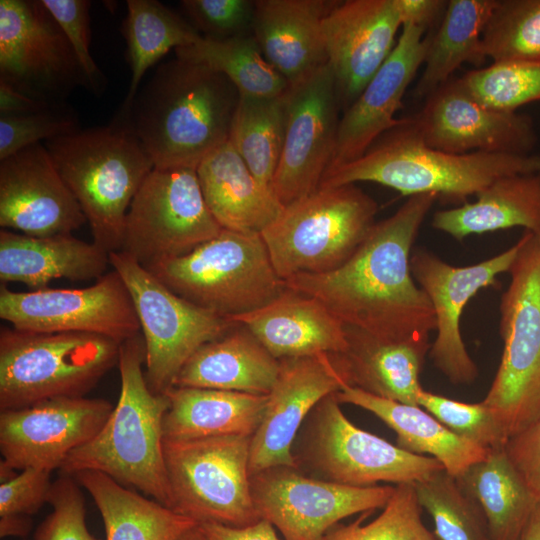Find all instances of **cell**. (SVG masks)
<instances>
[{
    "mask_svg": "<svg viewBox=\"0 0 540 540\" xmlns=\"http://www.w3.org/2000/svg\"><path fill=\"white\" fill-rule=\"evenodd\" d=\"M436 193L408 197L390 217L376 222L340 267L300 274L286 288L322 303L345 326L394 342L429 343L434 311L411 272L412 246Z\"/></svg>",
    "mask_w": 540,
    "mask_h": 540,
    "instance_id": "cell-1",
    "label": "cell"
},
{
    "mask_svg": "<svg viewBox=\"0 0 540 540\" xmlns=\"http://www.w3.org/2000/svg\"><path fill=\"white\" fill-rule=\"evenodd\" d=\"M239 99L223 74L176 57L156 69L124 113L155 168L196 169L228 141Z\"/></svg>",
    "mask_w": 540,
    "mask_h": 540,
    "instance_id": "cell-2",
    "label": "cell"
},
{
    "mask_svg": "<svg viewBox=\"0 0 540 540\" xmlns=\"http://www.w3.org/2000/svg\"><path fill=\"white\" fill-rule=\"evenodd\" d=\"M142 334L120 344V394L107 421L87 443L72 451L60 474L84 470L104 473L126 487H135L171 509V494L163 452L166 394L153 393L143 371Z\"/></svg>",
    "mask_w": 540,
    "mask_h": 540,
    "instance_id": "cell-3",
    "label": "cell"
},
{
    "mask_svg": "<svg viewBox=\"0 0 540 540\" xmlns=\"http://www.w3.org/2000/svg\"><path fill=\"white\" fill-rule=\"evenodd\" d=\"M540 172V154H451L425 144L410 118L380 136L360 158L325 173L320 186L374 182L410 197L436 193L466 203L496 180Z\"/></svg>",
    "mask_w": 540,
    "mask_h": 540,
    "instance_id": "cell-4",
    "label": "cell"
},
{
    "mask_svg": "<svg viewBox=\"0 0 540 540\" xmlns=\"http://www.w3.org/2000/svg\"><path fill=\"white\" fill-rule=\"evenodd\" d=\"M45 146L89 223L93 242L120 251L129 207L154 164L128 113L103 126L47 140Z\"/></svg>",
    "mask_w": 540,
    "mask_h": 540,
    "instance_id": "cell-5",
    "label": "cell"
},
{
    "mask_svg": "<svg viewBox=\"0 0 540 540\" xmlns=\"http://www.w3.org/2000/svg\"><path fill=\"white\" fill-rule=\"evenodd\" d=\"M120 344L82 332L0 329V411L84 397L118 365Z\"/></svg>",
    "mask_w": 540,
    "mask_h": 540,
    "instance_id": "cell-6",
    "label": "cell"
},
{
    "mask_svg": "<svg viewBox=\"0 0 540 540\" xmlns=\"http://www.w3.org/2000/svg\"><path fill=\"white\" fill-rule=\"evenodd\" d=\"M377 202L355 184L319 187L283 207L260 234L283 280L344 264L370 232Z\"/></svg>",
    "mask_w": 540,
    "mask_h": 540,
    "instance_id": "cell-7",
    "label": "cell"
},
{
    "mask_svg": "<svg viewBox=\"0 0 540 540\" xmlns=\"http://www.w3.org/2000/svg\"><path fill=\"white\" fill-rule=\"evenodd\" d=\"M146 269L178 296L228 319L285 290L260 233L223 229L190 253Z\"/></svg>",
    "mask_w": 540,
    "mask_h": 540,
    "instance_id": "cell-8",
    "label": "cell"
},
{
    "mask_svg": "<svg viewBox=\"0 0 540 540\" xmlns=\"http://www.w3.org/2000/svg\"><path fill=\"white\" fill-rule=\"evenodd\" d=\"M519 243L500 301L501 360L482 401L509 438L540 418V233Z\"/></svg>",
    "mask_w": 540,
    "mask_h": 540,
    "instance_id": "cell-9",
    "label": "cell"
},
{
    "mask_svg": "<svg viewBox=\"0 0 540 540\" xmlns=\"http://www.w3.org/2000/svg\"><path fill=\"white\" fill-rule=\"evenodd\" d=\"M251 438L164 439L171 509L198 524L244 527L260 520L251 492Z\"/></svg>",
    "mask_w": 540,
    "mask_h": 540,
    "instance_id": "cell-10",
    "label": "cell"
},
{
    "mask_svg": "<svg viewBox=\"0 0 540 540\" xmlns=\"http://www.w3.org/2000/svg\"><path fill=\"white\" fill-rule=\"evenodd\" d=\"M123 279L145 344V378L155 394H166L189 358L228 332L235 322L185 300L123 251L109 253Z\"/></svg>",
    "mask_w": 540,
    "mask_h": 540,
    "instance_id": "cell-11",
    "label": "cell"
},
{
    "mask_svg": "<svg viewBox=\"0 0 540 540\" xmlns=\"http://www.w3.org/2000/svg\"><path fill=\"white\" fill-rule=\"evenodd\" d=\"M223 229L210 213L195 168H153L126 215L121 250L149 268L181 257Z\"/></svg>",
    "mask_w": 540,
    "mask_h": 540,
    "instance_id": "cell-12",
    "label": "cell"
},
{
    "mask_svg": "<svg viewBox=\"0 0 540 540\" xmlns=\"http://www.w3.org/2000/svg\"><path fill=\"white\" fill-rule=\"evenodd\" d=\"M303 455L325 480L367 487L414 484L444 470L435 458L408 452L347 419L335 393L310 413Z\"/></svg>",
    "mask_w": 540,
    "mask_h": 540,
    "instance_id": "cell-13",
    "label": "cell"
},
{
    "mask_svg": "<svg viewBox=\"0 0 540 540\" xmlns=\"http://www.w3.org/2000/svg\"><path fill=\"white\" fill-rule=\"evenodd\" d=\"M0 81L41 102H65L90 83L42 0L0 1Z\"/></svg>",
    "mask_w": 540,
    "mask_h": 540,
    "instance_id": "cell-14",
    "label": "cell"
},
{
    "mask_svg": "<svg viewBox=\"0 0 540 540\" xmlns=\"http://www.w3.org/2000/svg\"><path fill=\"white\" fill-rule=\"evenodd\" d=\"M395 487H356L303 475L277 466L251 476L252 498L260 519L284 540H323L342 519L382 509Z\"/></svg>",
    "mask_w": 540,
    "mask_h": 540,
    "instance_id": "cell-15",
    "label": "cell"
},
{
    "mask_svg": "<svg viewBox=\"0 0 540 540\" xmlns=\"http://www.w3.org/2000/svg\"><path fill=\"white\" fill-rule=\"evenodd\" d=\"M0 318L32 332H82L122 343L141 333L129 291L116 270L88 287L26 292L0 286Z\"/></svg>",
    "mask_w": 540,
    "mask_h": 540,
    "instance_id": "cell-16",
    "label": "cell"
},
{
    "mask_svg": "<svg viewBox=\"0 0 540 540\" xmlns=\"http://www.w3.org/2000/svg\"><path fill=\"white\" fill-rule=\"evenodd\" d=\"M340 110L328 63L290 85L284 143L271 185L283 207L319 188L334 153Z\"/></svg>",
    "mask_w": 540,
    "mask_h": 540,
    "instance_id": "cell-17",
    "label": "cell"
},
{
    "mask_svg": "<svg viewBox=\"0 0 540 540\" xmlns=\"http://www.w3.org/2000/svg\"><path fill=\"white\" fill-rule=\"evenodd\" d=\"M410 120L425 144L451 154H531L538 142L529 115L481 103L461 77H451L429 94Z\"/></svg>",
    "mask_w": 540,
    "mask_h": 540,
    "instance_id": "cell-18",
    "label": "cell"
},
{
    "mask_svg": "<svg viewBox=\"0 0 540 540\" xmlns=\"http://www.w3.org/2000/svg\"><path fill=\"white\" fill-rule=\"evenodd\" d=\"M520 248L509 249L480 263L452 266L425 249L411 254L414 280L429 298L436 320V337L429 349L434 366L455 385H469L478 368L465 347L460 318L469 300L481 289L497 286L498 275L509 272Z\"/></svg>",
    "mask_w": 540,
    "mask_h": 540,
    "instance_id": "cell-19",
    "label": "cell"
},
{
    "mask_svg": "<svg viewBox=\"0 0 540 540\" xmlns=\"http://www.w3.org/2000/svg\"><path fill=\"white\" fill-rule=\"evenodd\" d=\"M112 404L102 398L61 397L0 412V451L14 469L52 472L91 440L107 421Z\"/></svg>",
    "mask_w": 540,
    "mask_h": 540,
    "instance_id": "cell-20",
    "label": "cell"
},
{
    "mask_svg": "<svg viewBox=\"0 0 540 540\" xmlns=\"http://www.w3.org/2000/svg\"><path fill=\"white\" fill-rule=\"evenodd\" d=\"M279 361V374L251 438V476L277 466L299 468L292 447L302 423L323 398L347 385L329 354Z\"/></svg>",
    "mask_w": 540,
    "mask_h": 540,
    "instance_id": "cell-21",
    "label": "cell"
},
{
    "mask_svg": "<svg viewBox=\"0 0 540 540\" xmlns=\"http://www.w3.org/2000/svg\"><path fill=\"white\" fill-rule=\"evenodd\" d=\"M87 222L45 144L0 161V226L45 237L72 234Z\"/></svg>",
    "mask_w": 540,
    "mask_h": 540,
    "instance_id": "cell-22",
    "label": "cell"
},
{
    "mask_svg": "<svg viewBox=\"0 0 540 540\" xmlns=\"http://www.w3.org/2000/svg\"><path fill=\"white\" fill-rule=\"evenodd\" d=\"M400 28L394 0L336 1L328 11L322 31L343 110L389 57Z\"/></svg>",
    "mask_w": 540,
    "mask_h": 540,
    "instance_id": "cell-23",
    "label": "cell"
},
{
    "mask_svg": "<svg viewBox=\"0 0 540 540\" xmlns=\"http://www.w3.org/2000/svg\"><path fill=\"white\" fill-rule=\"evenodd\" d=\"M424 32L411 24L402 26L389 57L340 117L326 172L360 158L380 136L400 123L395 114L428 50L429 36L423 37Z\"/></svg>",
    "mask_w": 540,
    "mask_h": 540,
    "instance_id": "cell-24",
    "label": "cell"
},
{
    "mask_svg": "<svg viewBox=\"0 0 540 540\" xmlns=\"http://www.w3.org/2000/svg\"><path fill=\"white\" fill-rule=\"evenodd\" d=\"M276 359L340 354L346 351L345 325L322 303L288 289L254 311L233 317Z\"/></svg>",
    "mask_w": 540,
    "mask_h": 540,
    "instance_id": "cell-25",
    "label": "cell"
},
{
    "mask_svg": "<svg viewBox=\"0 0 540 540\" xmlns=\"http://www.w3.org/2000/svg\"><path fill=\"white\" fill-rule=\"evenodd\" d=\"M335 3L255 0L252 34L266 60L290 85L328 63L322 22Z\"/></svg>",
    "mask_w": 540,
    "mask_h": 540,
    "instance_id": "cell-26",
    "label": "cell"
},
{
    "mask_svg": "<svg viewBox=\"0 0 540 540\" xmlns=\"http://www.w3.org/2000/svg\"><path fill=\"white\" fill-rule=\"evenodd\" d=\"M110 265L109 253L72 234L35 237L0 230V281L20 282L32 290L51 281L99 279Z\"/></svg>",
    "mask_w": 540,
    "mask_h": 540,
    "instance_id": "cell-27",
    "label": "cell"
},
{
    "mask_svg": "<svg viewBox=\"0 0 540 540\" xmlns=\"http://www.w3.org/2000/svg\"><path fill=\"white\" fill-rule=\"evenodd\" d=\"M204 201L222 229L261 233L283 206L226 141L197 166Z\"/></svg>",
    "mask_w": 540,
    "mask_h": 540,
    "instance_id": "cell-28",
    "label": "cell"
},
{
    "mask_svg": "<svg viewBox=\"0 0 540 540\" xmlns=\"http://www.w3.org/2000/svg\"><path fill=\"white\" fill-rule=\"evenodd\" d=\"M348 347L331 355L347 385L396 402L418 405L419 376L430 343L394 342L345 326Z\"/></svg>",
    "mask_w": 540,
    "mask_h": 540,
    "instance_id": "cell-29",
    "label": "cell"
},
{
    "mask_svg": "<svg viewBox=\"0 0 540 540\" xmlns=\"http://www.w3.org/2000/svg\"><path fill=\"white\" fill-rule=\"evenodd\" d=\"M280 361L243 325L201 346L178 373L174 386L268 395Z\"/></svg>",
    "mask_w": 540,
    "mask_h": 540,
    "instance_id": "cell-30",
    "label": "cell"
},
{
    "mask_svg": "<svg viewBox=\"0 0 540 540\" xmlns=\"http://www.w3.org/2000/svg\"><path fill=\"white\" fill-rule=\"evenodd\" d=\"M335 395L340 404L355 405L382 420L396 433L398 447L435 458L455 478L488 454L489 450L458 436L419 405L388 400L349 385Z\"/></svg>",
    "mask_w": 540,
    "mask_h": 540,
    "instance_id": "cell-31",
    "label": "cell"
},
{
    "mask_svg": "<svg viewBox=\"0 0 540 540\" xmlns=\"http://www.w3.org/2000/svg\"><path fill=\"white\" fill-rule=\"evenodd\" d=\"M163 419L165 440L217 436L252 437L259 427L267 395L209 388H170Z\"/></svg>",
    "mask_w": 540,
    "mask_h": 540,
    "instance_id": "cell-32",
    "label": "cell"
},
{
    "mask_svg": "<svg viewBox=\"0 0 540 540\" xmlns=\"http://www.w3.org/2000/svg\"><path fill=\"white\" fill-rule=\"evenodd\" d=\"M471 203L436 211L432 227L456 240L513 227L540 233V172L502 177Z\"/></svg>",
    "mask_w": 540,
    "mask_h": 540,
    "instance_id": "cell-33",
    "label": "cell"
},
{
    "mask_svg": "<svg viewBox=\"0 0 540 540\" xmlns=\"http://www.w3.org/2000/svg\"><path fill=\"white\" fill-rule=\"evenodd\" d=\"M73 477L93 498L106 540H178L199 525L104 473L84 470Z\"/></svg>",
    "mask_w": 540,
    "mask_h": 540,
    "instance_id": "cell-34",
    "label": "cell"
},
{
    "mask_svg": "<svg viewBox=\"0 0 540 540\" xmlns=\"http://www.w3.org/2000/svg\"><path fill=\"white\" fill-rule=\"evenodd\" d=\"M456 480L480 507L492 540H520L539 502L505 447L489 450Z\"/></svg>",
    "mask_w": 540,
    "mask_h": 540,
    "instance_id": "cell-35",
    "label": "cell"
},
{
    "mask_svg": "<svg viewBox=\"0 0 540 540\" xmlns=\"http://www.w3.org/2000/svg\"><path fill=\"white\" fill-rule=\"evenodd\" d=\"M498 0H449L435 34L429 36L424 70L415 93L427 97L464 63L479 67L486 57L482 34Z\"/></svg>",
    "mask_w": 540,
    "mask_h": 540,
    "instance_id": "cell-36",
    "label": "cell"
},
{
    "mask_svg": "<svg viewBox=\"0 0 540 540\" xmlns=\"http://www.w3.org/2000/svg\"><path fill=\"white\" fill-rule=\"evenodd\" d=\"M122 34L131 78L121 111L127 112L146 71L171 49L189 46L202 36L180 14L157 0H127Z\"/></svg>",
    "mask_w": 540,
    "mask_h": 540,
    "instance_id": "cell-37",
    "label": "cell"
},
{
    "mask_svg": "<svg viewBox=\"0 0 540 540\" xmlns=\"http://www.w3.org/2000/svg\"><path fill=\"white\" fill-rule=\"evenodd\" d=\"M176 57L223 74L240 96L274 97L284 94L288 81L266 60L253 34L217 40L201 37L174 50Z\"/></svg>",
    "mask_w": 540,
    "mask_h": 540,
    "instance_id": "cell-38",
    "label": "cell"
},
{
    "mask_svg": "<svg viewBox=\"0 0 540 540\" xmlns=\"http://www.w3.org/2000/svg\"><path fill=\"white\" fill-rule=\"evenodd\" d=\"M287 91L274 97L240 96L229 131L228 141L269 189L284 143Z\"/></svg>",
    "mask_w": 540,
    "mask_h": 540,
    "instance_id": "cell-39",
    "label": "cell"
},
{
    "mask_svg": "<svg viewBox=\"0 0 540 540\" xmlns=\"http://www.w3.org/2000/svg\"><path fill=\"white\" fill-rule=\"evenodd\" d=\"M413 486L421 508L433 519L439 540H492L478 504L445 470Z\"/></svg>",
    "mask_w": 540,
    "mask_h": 540,
    "instance_id": "cell-40",
    "label": "cell"
},
{
    "mask_svg": "<svg viewBox=\"0 0 540 540\" xmlns=\"http://www.w3.org/2000/svg\"><path fill=\"white\" fill-rule=\"evenodd\" d=\"M461 80L481 103L504 111L540 101V56L493 62L466 72Z\"/></svg>",
    "mask_w": 540,
    "mask_h": 540,
    "instance_id": "cell-41",
    "label": "cell"
},
{
    "mask_svg": "<svg viewBox=\"0 0 540 540\" xmlns=\"http://www.w3.org/2000/svg\"><path fill=\"white\" fill-rule=\"evenodd\" d=\"M482 51L493 62L540 56V0H498Z\"/></svg>",
    "mask_w": 540,
    "mask_h": 540,
    "instance_id": "cell-42",
    "label": "cell"
},
{
    "mask_svg": "<svg viewBox=\"0 0 540 540\" xmlns=\"http://www.w3.org/2000/svg\"><path fill=\"white\" fill-rule=\"evenodd\" d=\"M413 484H399L373 520L362 518L330 530L323 540H436L421 517Z\"/></svg>",
    "mask_w": 540,
    "mask_h": 540,
    "instance_id": "cell-43",
    "label": "cell"
},
{
    "mask_svg": "<svg viewBox=\"0 0 540 540\" xmlns=\"http://www.w3.org/2000/svg\"><path fill=\"white\" fill-rule=\"evenodd\" d=\"M417 404L452 432L486 450L504 448L508 442L502 424L483 402H460L422 389Z\"/></svg>",
    "mask_w": 540,
    "mask_h": 540,
    "instance_id": "cell-44",
    "label": "cell"
},
{
    "mask_svg": "<svg viewBox=\"0 0 540 540\" xmlns=\"http://www.w3.org/2000/svg\"><path fill=\"white\" fill-rule=\"evenodd\" d=\"M80 129L76 111L66 101L31 113L0 115V161L42 140Z\"/></svg>",
    "mask_w": 540,
    "mask_h": 540,
    "instance_id": "cell-45",
    "label": "cell"
},
{
    "mask_svg": "<svg viewBox=\"0 0 540 540\" xmlns=\"http://www.w3.org/2000/svg\"><path fill=\"white\" fill-rule=\"evenodd\" d=\"M180 7L203 37L223 40L252 34L255 0H182Z\"/></svg>",
    "mask_w": 540,
    "mask_h": 540,
    "instance_id": "cell-46",
    "label": "cell"
},
{
    "mask_svg": "<svg viewBox=\"0 0 540 540\" xmlns=\"http://www.w3.org/2000/svg\"><path fill=\"white\" fill-rule=\"evenodd\" d=\"M48 503L53 510L33 540H98L87 528L84 497L73 476L61 474L53 481Z\"/></svg>",
    "mask_w": 540,
    "mask_h": 540,
    "instance_id": "cell-47",
    "label": "cell"
},
{
    "mask_svg": "<svg viewBox=\"0 0 540 540\" xmlns=\"http://www.w3.org/2000/svg\"><path fill=\"white\" fill-rule=\"evenodd\" d=\"M42 3L69 41L90 83V91L100 95L106 87V79L90 53L91 1L42 0Z\"/></svg>",
    "mask_w": 540,
    "mask_h": 540,
    "instance_id": "cell-48",
    "label": "cell"
},
{
    "mask_svg": "<svg viewBox=\"0 0 540 540\" xmlns=\"http://www.w3.org/2000/svg\"><path fill=\"white\" fill-rule=\"evenodd\" d=\"M50 474L47 470L26 468L12 480L0 484V517L37 513L49 502L53 484Z\"/></svg>",
    "mask_w": 540,
    "mask_h": 540,
    "instance_id": "cell-49",
    "label": "cell"
},
{
    "mask_svg": "<svg viewBox=\"0 0 540 540\" xmlns=\"http://www.w3.org/2000/svg\"><path fill=\"white\" fill-rule=\"evenodd\" d=\"M508 457L531 493L540 500V418L508 439Z\"/></svg>",
    "mask_w": 540,
    "mask_h": 540,
    "instance_id": "cell-50",
    "label": "cell"
},
{
    "mask_svg": "<svg viewBox=\"0 0 540 540\" xmlns=\"http://www.w3.org/2000/svg\"><path fill=\"white\" fill-rule=\"evenodd\" d=\"M198 529L204 540H280L274 526L264 519L244 527L202 523Z\"/></svg>",
    "mask_w": 540,
    "mask_h": 540,
    "instance_id": "cell-51",
    "label": "cell"
},
{
    "mask_svg": "<svg viewBox=\"0 0 540 540\" xmlns=\"http://www.w3.org/2000/svg\"><path fill=\"white\" fill-rule=\"evenodd\" d=\"M402 26L411 24L426 30L442 18L448 1L445 0H394Z\"/></svg>",
    "mask_w": 540,
    "mask_h": 540,
    "instance_id": "cell-52",
    "label": "cell"
},
{
    "mask_svg": "<svg viewBox=\"0 0 540 540\" xmlns=\"http://www.w3.org/2000/svg\"><path fill=\"white\" fill-rule=\"evenodd\" d=\"M50 104L35 100L9 84L0 81V115L26 114L39 111Z\"/></svg>",
    "mask_w": 540,
    "mask_h": 540,
    "instance_id": "cell-53",
    "label": "cell"
},
{
    "mask_svg": "<svg viewBox=\"0 0 540 540\" xmlns=\"http://www.w3.org/2000/svg\"><path fill=\"white\" fill-rule=\"evenodd\" d=\"M32 528L31 516L8 515L0 517V536L25 537Z\"/></svg>",
    "mask_w": 540,
    "mask_h": 540,
    "instance_id": "cell-54",
    "label": "cell"
},
{
    "mask_svg": "<svg viewBox=\"0 0 540 540\" xmlns=\"http://www.w3.org/2000/svg\"><path fill=\"white\" fill-rule=\"evenodd\" d=\"M520 540H540V505L538 503Z\"/></svg>",
    "mask_w": 540,
    "mask_h": 540,
    "instance_id": "cell-55",
    "label": "cell"
},
{
    "mask_svg": "<svg viewBox=\"0 0 540 540\" xmlns=\"http://www.w3.org/2000/svg\"><path fill=\"white\" fill-rule=\"evenodd\" d=\"M16 469L9 466L7 463H5L3 460L0 462V484L6 483L13 478H15L18 473L15 472Z\"/></svg>",
    "mask_w": 540,
    "mask_h": 540,
    "instance_id": "cell-56",
    "label": "cell"
},
{
    "mask_svg": "<svg viewBox=\"0 0 540 540\" xmlns=\"http://www.w3.org/2000/svg\"><path fill=\"white\" fill-rule=\"evenodd\" d=\"M178 540H204L203 536L201 535L198 526L194 529L188 531L186 534H184L182 537H180Z\"/></svg>",
    "mask_w": 540,
    "mask_h": 540,
    "instance_id": "cell-57",
    "label": "cell"
},
{
    "mask_svg": "<svg viewBox=\"0 0 540 540\" xmlns=\"http://www.w3.org/2000/svg\"><path fill=\"white\" fill-rule=\"evenodd\" d=\"M539 505H540V500H539Z\"/></svg>",
    "mask_w": 540,
    "mask_h": 540,
    "instance_id": "cell-58",
    "label": "cell"
}]
</instances>
